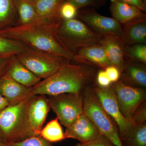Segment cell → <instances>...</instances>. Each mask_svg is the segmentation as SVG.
<instances>
[{
    "mask_svg": "<svg viewBox=\"0 0 146 146\" xmlns=\"http://www.w3.org/2000/svg\"><path fill=\"white\" fill-rule=\"evenodd\" d=\"M33 96L16 104L9 105L0 111V131L5 143L37 136L32 129L28 115L29 105Z\"/></svg>",
    "mask_w": 146,
    "mask_h": 146,
    "instance_id": "cell-3",
    "label": "cell"
},
{
    "mask_svg": "<svg viewBox=\"0 0 146 146\" xmlns=\"http://www.w3.org/2000/svg\"><path fill=\"white\" fill-rule=\"evenodd\" d=\"M60 22L55 23L40 19L32 23L0 30V35L77 63L89 64L85 59L68 49L60 41L57 35L58 27Z\"/></svg>",
    "mask_w": 146,
    "mask_h": 146,
    "instance_id": "cell-1",
    "label": "cell"
},
{
    "mask_svg": "<svg viewBox=\"0 0 146 146\" xmlns=\"http://www.w3.org/2000/svg\"><path fill=\"white\" fill-rule=\"evenodd\" d=\"M65 0H33L35 7L40 18L49 22L62 21L60 7Z\"/></svg>",
    "mask_w": 146,
    "mask_h": 146,
    "instance_id": "cell-19",
    "label": "cell"
},
{
    "mask_svg": "<svg viewBox=\"0 0 146 146\" xmlns=\"http://www.w3.org/2000/svg\"><path fill=\"white\" fill-rule=\"evenodd\" d=\"M86 91L83 98L84 113L114 146H123L115 122L102 107L94 92Z\"/></svg>",
    "mask_w": 146,
    "mask_h": 146,
    "instance_id": "cell-6",
    "label": "cell"
},
{
    "mask_svg": "<svg viewBox=\"0 0 146 146\" xmlns=\"http://www.w3.org/2000/svg\"><path fill=\"white\" fill-rule=\"evenodd\" d=\"M96 66L70 61L58 70L44 79L32 88L34 95L55 96L63 94H80V92L96 77Z\"/></svg>",
    "mask_w": 146,
    "mask_h": 146,
    "instance_id": "cell-2",
    "label": "cell"
},
{
    "mask_svg": "<svg viewBox=\"0 0 146 146\" xmlns=\"http://www.w3.org/2000/svg\"><path fill=\"white\" fill-rule=\"evenodd\" d=\"M50 108L48 99L46 95H35L31 100L29 120L32 129L37 136H39Z\"/></svg>",
    "mask_w": 146,
    "mask_h": 146,
    "instance_id": "cell-13",
    "label": "cell"
},
{
    "mask_svg": "<svg viewBox=\"0 0 146 146\" xmlns=\"http://www.w3.org/2000/svg\"><path fill=\"white\" fill-rule=\"evenodd\" d=\"M76 18L82 21L94 32L103 36L111 35L122 39V26L113 18L103 16L90 7L79 9Z\"/></svg>",
    "mask_w": 146,
    "mask_h": 146,
    "instance_id": "cell-9",
    "label": "cell"
},
{
    "mask_svg": "<svg viewBox=\"0 0 146 146\" xmlns=\"http://www.w3.org/2000/svg\"><path fill=\"white\" fill-rule=\"evenodd\" d=\"M77 146H114L109 139L102 134H100L94 140L76 145Z\"/></svg>",
    "mask_w": 146,
    "mask_h": 146,
    "instance_id": "cell-30",
    "label": "cell"
},
{
    "mask_svg": "<svg viewBox=\"0 0 146 146\" xmlns=\"http://www.w3.org/2000/svg\"><path fill=\"white\" fill-rule=\"evenodd\" d=\"M76 146H77L76 145Z\"/></svg>",
    "mask_w": 146,
    "mask_h": 146,
    "instance_id": "cell-39",
    "label": "cell"
},
{
    "mask_svg": "<svg viewBox=\"0 0 146 146\" xmlns=\"http://www.w3.org/2000/svg\"><path fill=\"white\" fill-rule=\"evenodd\" d=\"M15 55L0 56V77L6 73L9 64Z\"/></svg>",
    "mask_w": 146,
    "mask_h": 146,
    "instance_id": "cell-34",
    "label": "cell"
},
{
    "mask_svg": "<svg viewBox=\"0 0 146 146\" xmlns=\"http://www.w3.org/2000/svg\"><path fill=\"white\" fill-rule=\"evenodd\" d=\"M9 105L8 102L2 95L0 94V111Z\"/></svg>",
    "mask_w": 146,
    "mask_h": 146,
    "instance_id": "cell-36",
    "label": "cell"
},
{
    "mask_svg": "<svg viewBox=\"0 0 146 146\" xmlns=\"http://www.w3.org/2000/svg\"><path fill=\"white\" fill-rule=\"evenodd\" d=\"M48 99L50 108L66 128L84 113L83 99L80 94L68 93L49 96Z\"/></svg>",
    "mask_w": 146,
    "mask_h": 146,
    "instance_id": "cell-7",
    "label": "cell"
},
{
    "mask_svg": "<svg viewBox=\"0 0 146 146\" xmlns=\"http://www.w3.org/2000/svg\"><path fill=\"white\" fill-rule=\"evenodd\" d=\"M146 110L145 104L140 106L136 110L132 117V120L134 125L145 123Z\"/></svg>",
    "mask_w": 146,
    "mask_h": 146,
    "instance_id": "cell-31",
    "label": "cell"
},
{
    "mask_svg": "<svg viewBox=\"0 0 146 146\" xmlns=\"http://www.w3.org/2000/svg\"><path fill=\"white\" fill-rule=\"evenodd\" d=\"M64 133L65 138L75 139L80 143L92 141L101 134L96 126L84 113L66 128Z\"/></svg>",
    "mask_w": 146,
    "mask_h": 146,
    "instance_id": "cell-11",
    "label": "cell"
},
{
    "mask_svg": "<svg viewBox=\"0 0 146 146\" xmlns=\"http://www.w3.org/2000/svg\"><path fill=\"white\" fill-rule=\"evenodd\" d=\"M15 55L20 62L41 79L51 76L70 60L58 55L29 46Z\"/></svg>",
    "mask_w": 146,
    "mask_h": 146,
    "instance_id": "cell-5",
    "label": "cell"
},
{
    "mask_svg": "<svg viewBox=\"0 0 146 146\" xmlns=\"http://www.w3.org/2000/svg\"><path fill=\"white\" fill-rule=\"evenodd\" d=\"M0 94L7 100L9 105L16 104L35 96L32 88L20 84L6 73L0 77Z\"/></svg>",
    "mask_w": 146,
    "mask_h": 146,
    "instance_id": "cell-12",
    "label": "cell"
},
{
    "mask_svg": "<svg viewBox=\"0 0 146 146\" xmlns=\"http://www.w3.org/2000/svg\"><path fill=\"white\" fill-rule=\"evenodd\" d=\"M78 9L72 3L65 1L60 7V18L62 20H70L76 18Z\"/></svg>",
    "mask_w": 146,
    "mask_h": 146,
    "instance_id": "cell-29",
    "label": "cell"
},
{
    "mask_svg": "<svg viewBox=\"0 0 146 146\" xmlns=\"http://www.w3.org/2000/svg\"><path fill=\"white\" fill-rule=\"evenodd\" d=\"M110 1H117L126 3L134 6L146 13V0H110Z\"/></svg>",
    "mask_w": 146,
    "mask_h": 146,
    "instance_id": "cell-35",
    "label": "cell"
},
{
    "mask_svg": "<svg viewBox=\"0 0 146 146\" xmlns=\"http://www.w3.org/2000/svg\"><path fill=\"white\" fill-rule=\"evenodd\" d=\"M125 141L128 146H146V123L134 125Z\"/></svg>",
    "mask_w": 146,
    "mask_h": 146,
    "instance_id": "cell-25",
    "label": "cell"
},
{
    "mask_svg": "<svg viewBox=\"0 0 146 146\" xmlns=\"http://www.w3.org/2000/svg\"><path fill=\"white\" fill-rule=\"evenodd\" d=\"M119 107L124 117L131 120L133 114L145 98L143 89L131 86L121 80L113 83Z\"/></svg>",
    "mask_w": 146,
    "mask_h": 146,
    "instance_id": "cell-10",
    "label": "cell"
},
{
    "mask_svg": "<svg viewBox=\"0 0 146 146\" xmlns=\"http://www.w3.org/2000/svg\"><path fill=\"white\" fill-rule=\"evenodd\" d=\"M99 44L104 49L111 65L117 68L121 73L125 63V44L122 39L118 36L107 35L103 36Z\"/></svg>",
    "mask_w": 146,
    "mask_h": 146,
    "instance_id": "cell-14",
    "label": "cell"
},
{
    "mask_svg": "<svg viewBox=\"0 0 146 146\" xmlns=\"http://www.w3.org/2000/svg\"><path fill=\"white\" fill-rule=\"evenodd\" d=\"M72 3L78 9L83 7H90L96 9L106 5L109 0H65Z\"/></svg>",
    "mask_w": 146,
    "mask_h": 146,
    "instance_id": "cell-28",
    "label": "cell"
},
{
    "mask_svg": "<svg viewBox=\"0 0 146 146\" xmlns=\"http://www.w3.org/2000/svg\"><path fill=\"white\" fill-rule=\"evenodd\" d=\"M16 0H0V30L16 25Z\"/></svg>",
    "mask_w": 146,
    "mask_h": 146,
    "instance_id": "cell-22",
    "label": "cell"
},
{
    "mask_svg": "<svg viewBox=\"0 0 146 146\" xmlns=\"http://www.w3.org/2000/svg\"><path fill=\"white\" fill-rule=\"evenodd\" d=\"M110 1L109 9L112 18L121 25L146 18L145 13L134 6L119 1Z\"/></svg>",
    "mask_w": 146,
    "mask_h": 146,
    "instance_id": "cell-15",
    "label": "cell"
},
{
    "mask_svg": "<svg viewBox=\"0 0 146 146\" xmlns=\"http://www.w3.org/2000/svg\"><path fill=\"white\" fill-rule=\"evenodd\" d=\"M17 21L15 25L34 23L42 19L36 10L33 0H16Z\"/></svg>",
    "mask_w": 146,
    "mask_h": 146,
    "instance_id": "cell-21",
    "label": "cell"
},
{
    "mask_svg": "<svg viewBox=\"0 0 146 146\" xmlns=\"http://www.w3.org/2000/svg\"><path fill=\"white\" fill-rule=\"evenodd\" d=\"M5 143L4 141L2 135L0 131V144Z\"/></svg>",
    "mask_w": 146,
    "mask_h": 146,
    "instance_id": "cell-37",
    "label": "cell"
},
{
    "mask_svg": "<svg viewBox=\"0 0 146 146\" xmlns=\"http://www.w3.org/2000/svg\"><path fill=\"white\" fill-rule=\"evenodd\" d=\"M0 146H8L7 144L6 143H2L0 144Z\"/></svg>",
    "mask_w": 146,
    "mask_h": 146,
    "instance_id": "cell-38",
    "label": "cell"
},
{
    "mask_svg": "<svg viewBox=\"0 0 146 146\" xmlns=\"http://www.w3.org/2000/svg\"><path fill=\"white\" fill-rule=\"evenodd\" d=\"M27 46L18 40L0 35V56L18 54L25 49Z\"/></svg>",
    "mask_w": 146,
    "mask_h": 146,
    "instance_id": "cell-24",
    "label": "cell"
},
{
    "mask_svg": "<svg viewBox=\"0 0 146 146\" xmlns=\"http://www.w3.org/2000/svg\"><path fill=\"white\" fill-rule=\"evenodd\" d=\"M6 74L17 82L27 87L33 88L41 81L14 55L9 64Z\"/></svg>",
    "mask_w": 146,
    "mask_h": 146,
    "instance_id": "cell-16",
    "label": "cell"
},
{
    "mask_svg": "<svg viewBox=\"0 0 146 146\" xmlns=\"http://www.w3.org/2000/svg\"><path fill=\"white\" fill-rule=\"evenodd\" d=\"M120 77L121 80L128 85L146 87L145 65L125 57L124 66L120 73Z\"/></svg>",
    "mask_w": 146,
    "mask_h": 146,
    "instance_id": "cell-17",
    "label": "cell"
},
{
    "mask_svg": "<svg viewBox=\"0 0 146 146\" xmlns=\"http://www.w3.org/2000/svg\"><path fill=\"white\" fill-rule=\"evenodd\" d=\"M75 53L96 67L105 69L111 65L104 49L99 44L82 48Z\"/></svg>",
    "mask_w": 146,
    "mask_h": 146,
    "instance_id": "cell-20",
    "label": "cell"
},
{
    "mask_svg": "<svg viewBox=\"0 0 146 146\" xmlns=\"http://www.w3.org/2000/svg\"><path fill=\"white\" fill-rule=\"evenodd\" d=\"M39 136L50 143L60 142L66 139L57 117L50 121L42 128Z\"/></svg>",
    "mask_w": 146,
    "mask_h": 146,
    "instance_id": "cell-23",
    "label": "cell"
},
{
    "mask_svg": "<svg viewBox=\"0 0 146 146\" xmlns=\"http://www.w3.org/2000/svg\"><path fill=\"white\" fill-rule=\"evenodd\" d=\"M111 82L114 83L119 80L120 72L117 68L111 65L107 67L104 70Z\"/></svg>",
    "mask_w": 146,
    "mask_h": 146,
    "instance_id": "cell-32",
    "label": "cell"
},
{
    "mask_svg": "<svg viewBox=\"0 0 146 146\" xmlns=\"http://www.w3.org/2000/svg\"><path fill=\"white\" fill-rule=\"evenodd\" d=\"M96 80L99 86L102 87H107L111 85V82L105 71L102 70L99 71L96 75Z\"/></svg>",
    "mask_w": 146,
    "mask_h": 146,
    "instance_id": "cell-33",
    "label": "cell"
},
{
    "mask_svg": "<svg viewBox=\"0 0 146 146\" xmlns=\"http://www.w3.org/2000/svg\"><path fill=\"white\" fill-rule=\"evenodd\" d=\"M7 144L8 146H53L40 136H32L23 141Z\"/></svg>",
    "mask_w": 146,
    "mask_h": 146,
    "instance_id": "cell-27",
    "label": "cell"
},
{
    "mask_svg": "<svg viewBox=\"0 0 146 146\" xmlns=\"http://www.w3.org/2000/svg\"><path fill=\"white\" fill-rule=\"evenodd\" d=\"M122 39L126 45L146 44V18L122 26Z\"/></svg>",
    "mask_w": 146,
    "mask_h": 146,
    "instance_id": "cell-18",
    "label": "cell"
},
{
    "mask_svg": "<svg viewBox=\"0 0 146 146\" xmlns=\"http://www.w3.org/2000/svg\"><path fill=\"white\" fill-rule=\"evenodd\" d=\"M94 93L106 112L116 123L121 140L125 141L134 126L131 120L124 117L120 110L112 86L95 88Z\"/></svg>",
    "mask_w": 146,
    "mask_h": 146,
    "instance_id": "cell-8",
    "label": "cell"
},
{
    "mask_svg": "<svg viewBox=\"0 0 146 146\" xmlns=\"http://www.w3.org/2000/svg\"><path fill=\"white\" fill-rule=\"evenodd\" d=\"M57 35L64 46L75 53L82 48L99 44L104 36L94 32L77 18L60 21Z\"/></svg>",
    "mask_w": 146,
    "mask_h": 146,
    "instance_id": "cell-4",
    "label": "cell"
},
{
    "mask_svg": "<svg viewBox=\"0 0 146 146\" xmlns=\"http://www.w3.org/2000/svg\"><path fill=\"white\" fill-rule=\"evenodd\" d=\"M125 57L146 65V44H138L125 45Z\"/></svg>",
    "mask_w": 146,
    "mask_h": 146,
    "instance_id": "cell-26",
    "label": "cell"
}]
</instances>
